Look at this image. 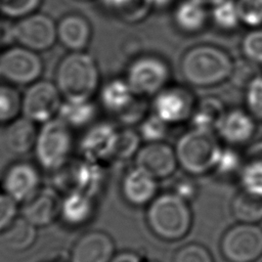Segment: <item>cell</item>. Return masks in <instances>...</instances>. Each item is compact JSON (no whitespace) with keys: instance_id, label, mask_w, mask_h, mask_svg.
<instances>
[{"instance_id":"cell-5","label":"cell","mask_w":262,"mask_h":262,"mask_svg":"<svg viewBox=\"0 0 262 262\" xmlns=\"http://www.w3.org/2000/svg\"><path fill=\"white\" fill-rule=\"evenodd\" d=\"M178 165L191 175H202L214 169L221 146L213 131L191 129L176 142Z\"/></svg>"},{"instance_id":"cell-21","label":"cell","mask_w":262,"mask_h":262,"mask_svg":"<svg viewBox=\"0 0 262 262\" xmlns=\"http://www.w3.org/2000/svg\"><path fill=\"white\" fill-rule=\"evenodd\" d=\"M216 131L229 144H244L253 137L256 125L250 113L232 110L226 112Z\"/></svg>"},{"instance_id":"cell-18","label":"cell","mask_w":262,"mask_h":262,"mask_svg":"<svg viewBox=\"0 0 262 262\" xmlns=\"http://www.w3.org/2000/svg\"><path fill=\"white\" fill-rule=\"evenodd\" d=\"M157 178L134 165L126 171L121 183L123 198L135 207L147 206L158 194Z\"/></svg>"},{"instance_id":"cell-9","label":"cell","mask_w":262,"mask_h":262,"mask_svg":"<svg viewBox=\"0 0 262 262\" xmlns=\"http://www.w3.org/2000/svg\"><path fill=\"white\" fill-rule=\"evenodd\" d=\"M220 249L229 262H254L262 256V228L239 222L224 233Z\"/></svg>"},{"instance_id":"cell-17","label":"cell","mask_w":262,"mask_h":262,"mask_svg":"<svg viewBox=\"0 0 262 262\" xmlns=\"http://www.w3.org/2000/svg\"><path fill=\"white\" fill-rule=\"evenodd\" d=\"M61 198L53 187L42 186L23 204L21 216L37 228L46 227L59 218Z\"/></svg>"},{"instance_id":"cell-10","label":"cell","mask_w":262,"mask_h":262,"mask_svg":"<svg viewBox=\"0 0 262 262\" xmlns=\"http://www.w3.org/2000/svg\"><path fill=\"white\" fill-rule=\"evenodd\" d=\"M63 98L55 83L37 80L21 95V114L35 123H46L57 117Z\"/></svg>"},{"instance_id":"cell-15","label":"cell","mask_w":262,"mask_h":262,"mask_svg":"<svg viewBox=\"0 0 262 262\" xmlns=\"http://www.w3.org/2000/svg\"><path fill=\"white\" fill-rule=\"evenodd\" d=\"M116 247L110 234L101 230L83 233L73 245L70 262H111Z\"/></svg>"},{"instance_id":"cell-3","label":"cell","mask_w":262,"mask_h":262,"mask_svg":"<svg viewBox=\"0 0 262 262\" xmlns=\"http://www.w3.org/2000/svg\"><path fill=\"white\" fill-rule=\"evenodd\" d=\"M191 221V211L187 202L174 192L159 194L147 205L148 228L162 239L183 238L190 229Z\"/></svg>"},{"instance_id":"cell-45","label":"cell","mask_w":262,"mask_h":262,"mask_svg":"<svg viewBox=\"0 0 262 262\" xmlns=\"http://www.w3.org/2000/svg\"><path fill=\"white\" fill-rule=\"evenodd\" d=\"M246 162L262 163V141L251 145L246 151Z\"/></svg>"},{"instance_id":"cell-38","label":"cell","mask_w":262,"mask_h":262,"mask_svg":"<svg viewBox=\"0 0 262 262\" xmlns=\"http://www.w3.org/2000/svg\"><path fill=\"white\" fill-rule=\"evenodd\" d=\"M246 105L254 119L262 121V75L256 76L246 87Z\"/></svg>"},{"instance_id":"cell-7","label":"cell","mask_w":262,"mask_h":262,"mask_svg":"<svg viewBox=\"0 0 262 262\" xmlns=\"http://www.w3.org/2000/svg\"><path fill=\"white\" fill-rule=\"evenodd\" d=\"M125 79L137 96H155L167 87L170 69L158 56L142 55L129 64Z\"/></svg>"},{"instance_id":"cell-16","label":"cell","mask_w":262,"mask_h":262,"mask_svg":"<svg viewBox=\"0 0 262 262\" xmlns=\"http://www.w3.org/2000/svg\"><path fill=\"white\" fill-rule=\"evenodd\" d=\"M152 112L168 125L181 123L193 112L190 94L179 87H165L155 95Z\"/></svg>"},{"instance_id":"cell-34","label":"cell","mask_w":262,"mask_h":262,"mask_svg":"<svg viewBox=\"0 0 262 262\" xmlns=\"http://www.w3.org/2000/svg\"><path fill=\"white\" fill-rule=\"evenodd\" d=\"M42 0H0V12L7 18L19 19L37 11Z\"/></svg>"},{"instance_id":"cell-29","label":"cell","mask_w":262,"mask_h":262,"mask_svg":"<svg viewBox=\"0 0 262 262\" xmlns=\"http://www.w3.org/2000/svg\"><path fill=\"white\" fill-rule=\"evenodd\" d=\"M102 6L127 23L141 20L151 9L146 0H100Z\"/></svg>"},{"instance_id":"cell-25","label":"cell","mask_w":262,"mask_h":262,"mask_svg":"<svg viewBox=\"0 0 262 262\" xmlns=\"http://www.w3.org/2000/svg\"><path fill=\"white\" fill-rule=\"evenodd\" d=\"M226 114L223 102L217 97H206L193 110L190 120L193 128L214 131Z\"/></svg>"},{"instance_id":"cell-32","label":"cell","mask_w":262,"mask_h":262,"mask_svg":"<svg viewBox=\"0 0 262 262\" xmlns=\"http://www.w3.org/2000/svg\"><path fill=\"white\" fill-rule=\"evenodd\" d=\"M212 18L217 27L230 31L241 23L239 14L234 0H223L212 8Z\"/></svg>"},{"instance_id":"cell-43","label":"cell","mask_w":262,"mask_h":262,"mask_svg":"<svg viewBox=\"0 0 262 262\" xmlns=\"http://www.w3.org/2000/svg\"><path fill=\"white\" fill-rule=\"evenodd\" d=\"M172 192L188 202L194 198L196 193V186L189 179H179L174 183Z\"/></svg>"},{"instance_id":"cell-46","label":"cell","mask_w":262,"mask_h":262,"mask_svg":"<svg viewBox=\"0 0 262 262\" xmlns=\"http://www.w3.org/2000/svg\"><path fill=\"white\" fill-rule=\"evenodd\" d=\"M111 262H142L140 256L133 251H122L116 253Z\"/></svg>"},{"instance_id":"cell-23","label":"cell","mask_w":262,"mask_h":262,"mask_svg":"<svg viewBox=\"0 0 262 262\" xmlns=\"http://www.w3.org/2000/svg\"><path fill=\"white\" fill-rule=\"evenodd\" d=\"M68 181L72 185L70 190H80L94 198L102 187L104 172L99 162L82 158L79 163L70 169Z\"/></svg>"},{"instance_id":"cell-6","label":"cell","mask_w":262,"mask_h":262,"mask_svg":"<svg viewBox=\"0 0 262 262\" xmlns=\"http://www.w3.org/2000/svg\"><path fill=\"white\" fill-rule=\"evenodd\" d=\"M101 105L125 126L140 123L145 118L144 97L134 94L126 79H112L99 92Z\"/></svg>"},{"instance_id":"cell-31","label":"cell","mask_w":262,"mask_h":262,"mask_svg":"<svg viewBox=\"0 0 262 262\" xmlns=\"http://www.w3.org/2000/svg\"><path fill=\"white\" fill-rule=\"evenodd\" d=\"M21 113V96L11 84L0 85V123H9Z\"/></svg>"},{"instance_id":"cell-36","label":"cell","mask_w":262,"mask_h":262,"mask_svg":"<svg viewBox=\"0 0 262 262\" xmlns=\"http://www.w3.org/2000/svg\"><path fill=\"white\" fill-rule=\"evenodd\" d=\"M239 175L243 189L262 194V163L246 162Z\"/></svg>"},{"instance_id":"cell-41","label":"cell","mask_w":262,"mask_h":262,"mask_svg":"<svg viewBox=\"0 0 262 262\" xmlns=\"http://www.w3.org/2000/svg\"><path fill=\"white\" fill-rule=\"evenodd\" d=\"M17 203L0 190V233H2L18 217Z\"/></svg>"},{"instance_id":"cell-2","label":"cell","mask_w":262,"mask_h":262,"mask_svg":"<svg viewBox=\"0 0 262 262\" xmlns=\"http://www.w3.org/2000/svg\"><path fill=\"white\" fill-rule=\"evenodd\" d=\"M233 61L218 46L200 44L189 48L181 58L180 72L187 83L195 87H212L229 79Z\"/></svg>"},{"instance_id":"cell-37","label":"cell","mask_w":262,"mask_h":262,"mask_svg":"<svg viewBox=\"0 0 262 262\" xmlns=\"http://www.w3.org/2000/svg\"><path fill=\"white\" fill-rule=\"evenodd\" d=\"M242 51L245 57L256 63L262 64V28H255L248 32L242 40Z\"/></svg>"},{"instance_id":"cell-40","label":"cell","mask_w":262,"mask_h":262,"mask_svg":"<svg viewBox=\"0 0 262 262\" xmlns=\"http://www.w3.org/2000/svg\"><path fill=\"white\" fill-rule=\"evenodd\" d=\"M214 169L222 175H230L242 169V158L232 148L221 147Z\"/></svg>"},{"instance_id":"cell-19","label":"cell","mask_w":262,"mask_h":262,"mask_svg":"<svg viewBox=\"0 0 262 262\" xmlns=\"http://www.w3.org/2000/svg\"><path fill=\"white\" fill-rule=\"evenodd\" d=\"M57 41L70 51H84L88 46L92 29L83 15L70 13L62 16L56 24Z\"/></svg>"},{"instance_id":"cell-47","label":"cell","mask_w":262,"mask_h":262,"mask_svg":"<svg viewBox=\"0 0 262 262\" xmlns=\"http://www.w3.org/2000/svg\"><path fill=\"white\" fill-rule=\"evenodd\" d=\"M150 7H156V8H164L172 3L173 0H146Z\"/></svg>"},{"instance_id":"cell-24","label":"cell","mask_w":262,"mask_h":262,"mask_svg":"<svg viewBox=\"0 0 262 262\" xmlns=\"http://www.w3.org/2000/svg\"><path fill=\"white\" fill-rule=\"evenodd\" d=\"M1 235V243L9 250L23 252L30 249L37 238V227L25 217L18 216Z\"/></svg>"},{"instance_id":"cell-44","label":"cell","mask_w":262,"mask_h":262,"mask_svg":"<svg viewBox=\"0 0 262 262\" xmlns=\"http://www.w3.org/2000/svg\"><path fill=\"white\" fill-rule=\"evenodd\" d=\"M14 40V23L0 20V48L9 47Z\"/></svg>"},{"instance_id":"cell-26","label":"cell","mask_w":262,"mask_h":262,"mask_svg":"<svg viewBox=\"0 0 262 262\" xmlns=\"http://www.w3.org/2000/svg\"><path fill=\"white\" fill-rule=\"evenodd\" d=\"M174 20L183 32H199L207 21L206 6L195 0H183L175 8Z\"/></svg>"},{"instance_id":"cell-12","label":"cell","mask_w":262,"mask_h":262,"mask_svg":"<svg viewBox=\"0 0 262 262\" xmlns=\"http://www.w3.org/2000/svg\"><path fill=\"white\" fill-rule=\"evenodd\" d=\"M1 189L17 204H25L42 186L37 167L28 162H18L7 168L0 179Z\"/></svg>"},{"instance_id":"cell-22","label":"cell","mask_w":262,"mask_h":262,"mask_svg":"<svg viewBox=\"0 0 262 262\" xmlns=\"http://www.w3.org/2000/svg\"><path fill=\"white\" fill-rule=\"evenodd\" d=\"M36 124L24 116L7 123L4 143L11 154L25 155L34 149L39 131Z\"/></svg>"},{"instance_id":"cell-49","label":"cell","mask_w":262,"mask_h":262,"mask_svg":"<svg viewBox=\"0 0 262 262\" xmlns=\"http://www.w3.org/2000/svg\"><path fill=\"white\" fill-rule=\"evenodd\" d=\"M84 1H85V0H84Z\"/></svg>"},{"instance_id":"cell-28","label":"cell","mask_w":262,"mask_h":262,"mask_svg":"<svg viewBox=\"0 0 262 262\" xmlns=\"http://www.w3.org/2000/svg\"><path fill=\"white\" fill-rule=\"evenodd\" d=\"M96 116V107L91 100L68 101L63 100L57 118L72 129H79L89 125Z\"/></svg>"},{"instance_id":"cell-14","label":"cell","mask_w":262,"mask_h":262,"mask_svg":"<svg viewBox=\"0 0 262 262\" xmlns=\"http://www.w3.org/2000/svg\"><path fill=\"white\" fill-rule=\"evenodd\" d=\"M118 132L119 130L107 122L90 126L80 141L82 158L99 163L113 159Z\"/></svg>"},{"instance_id":"cell-11","label":"cell","mask_w":262,"mask_h":262,"mask_svg":"<svg viewBox=\"0 0 262 262\" xmlns=\"http://www.w3.org/2000/svg\"><path fill=\"white\" fill-rule=\"evenodd\" d=\"M14 40L38 53L48 50L57 41L56 24L47 14L36 11L14 23Z\"/></svg>"},{"instance_id":"cell-42","label":"cell","mask_w":262,"mask_h":262,"mask_svg":"<svg viewBox=\"0 0 262 262\" xmlns=\"http://www.w3.org/2000/svg\"><path fill=\"white\" fill-rule=\"evenodd\" d=\"M256 66H258V64L248 60L247 58L245 61H239L238 63L234 62L229 79H231L236 85H239V86L245 85V87H247V85L256 76L259 75L255 72Z\"/></svg>"},{"instance_id":"cell-35","label":"cell","mask_w":262,"mask_h":262,"mask_svg":"<svg viewBox=\"0 0 262 262\" xmlns=\"http://www.w3.org/2000/svg\"><path fill=\"white\" fill-rule=\"evenodd\" d=\"M241 23L252 29L262 26V0H236Z\"/></svg>"},{"instance_id":"cell-13","label":"cell","mask_w":262,"mask_h":262,"mask_svg":"<svg viewBox=\"0 0 262 262\" xmlns=\"http://www.w3.org/2000/svg\"><path fill=\"white\" fill-rule=\"evenodd\" d=\"M134 160V165L157 179L170 177L178 166L175 148L163 141L146 142L139 148Z\"/></svg>"},{"instance_id":"cell-27","label":"cell","mask_w":262,"mask_h":262,"mask_svg":"<svg viewBox=\"0 0 262 262\" xmlns=\"http://www.w3.org/2000/svg\"><path fill=\"white\" fill-rule=\"evenodd\" d=\"M231 212L238 222L257 223L262 220V194L242 189L231 203Z\"/></svg>"},{"instance_id":"cell-8","label":"cell","mask_w":262,"mask_h":262,"mask_svg":"<svg viewBox=\"0 0 262 262\" xmlns=\"http://www.w3.org/2000/svg\"><path fill=\"white\" fill-rule=\"evenodd\" d=\"M43 61L38 52L16 45L0 53V78L13 86H29L40 79Z\"/></svg>"},{"instance_id":"cell-33","label":"cell","mask_w":262,"mask_h":262,"mask_svg":"<svg viewBox=\"0 0 262 262\" xmlns=\"http://www.w3.org/2000/svg\"><path fill=\"white\" fill-rule=\"evenodd\" d=\"M169 126L157 115L151 114L145 116V118L139 123L138 133L142 140L145 142H158L163 141L168 133Z\"/></svg>"},{"instance_id":"cell-1","label":"cell","mask_w":262,"mask_h":262,"mask_svg":"<svg viewBox=\"0 0 262 262\" xmlns=\"http://www.w3.org/2000/svg\"><path fill=\"white\" fill-rule=\"evenodd\" d=\"M54 83L63 100H91L99 87L98 66L90 54L71 51L59 60Z\"/></svg>"},{"instance_id":"cell-39","label":"cell","mask_w":262,"mask_h":262,"mask_svg":"<svg viewBox=\"0 0 262 262\" xmlns=\"http://www.w3.org/2000/svg\"><path fill=\"white\" fill-rule=\"evenodd\" d=\"M173 262H214L210 252L202 245L191 243L181 247L174 255Z\"/></svg>"},{"instance_id":"cell-30","label":"cell","mask_w":262,"mask_h":262,"mask_svg":"<svg viewBox=\"0 0 262 262\" xmlns=\"http://www.w3.org/2000/svg\"><path fill=\"white\" fill-rule=\"evenodd\" d=\"M140 141L141 137L138 131L129 127L119 130L113 159L117 161H127L131 158H135L141 147Z\"/></svg>"},{"instance_id":"cell-4","label":"cell","mask_w":262,"mask_h":262,"mask_svg":"<svg viewBox=\"0 0 262 262\" xmlns=\"http://www.w3.org/2000/svg\"><path fill=\"white\" fill-rule=\"evenodd\" d=\"M73 147L72 128L56 117L39 129L33 150L41 168L57 172L66 167Z\"/></svg>"},{"instance_id":"cell-48","label":"cell","mask_w":262,"mask_h":262,"mask_svg":"<svg viewBox=\"0 0 262 262\" xmlns=\"http://www.w3.org/2000/svg\"><path fill=\"white\" fill-rule=\"evenodd\" d=\"M195 1L202 3L205 6H214V5H216L217 3H219L223 0H195Z\"/></svg>"},{"instance_id":"cell-20","label":"cell","mask_w":262,"mask_h":262,"mask_svg":"<svg viewBox=\"0 0 262 262\" xmlns=\"http://www.w3.org/2000/svg\"><path fill=\"white\" fill-rule=\"evenodd\" d=\"M95 210L94 198L80 190H69L61 198L59 218L70 227H79L88 223Z\"/></svg>"}]
</instances>
